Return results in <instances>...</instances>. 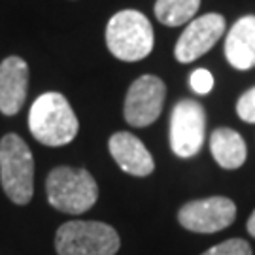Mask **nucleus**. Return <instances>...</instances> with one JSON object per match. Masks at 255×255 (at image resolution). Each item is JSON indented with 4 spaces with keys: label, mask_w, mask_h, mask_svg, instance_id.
I'll use <instances>...</instances> for the list:
<instances>
[{
    "label": "nucleus",
    "mask_w": 255,
    "mask_h": 255,
    "mask_svg": "<svg viewBox=\"0 0 255 255\" xmlns=\"http://www.w3.org/2000/svg\"><path fill=\"white\" fill-rule=\"evenodd\" d=\"M237 219V206L227 197H208L183 204L178 212V221L193 233H218L233 225Z\"/></svg>",
    "instance_id": "7"
},
{
    "label": "nucleus",
    "mask_w": 255,
    "mask_h": 255,
    "mask_svg": "<svg viewBox=\"0 0 255 255\" xmlns=\"http://www.w3.org/2000/svg\"><path fill=\"white\" fill-rule=\"evenodd\" d=\"M166 87L157 76H140L125 97V119L132 127H147L161 116Z\"/></svg>",
    "instance_id": "8"
},
{
    "label": "nucleus",
    "mask_w": 255,
    "mask_h": 255,
    "mask_svg": "<svg viewBox=\"0 0 255 255\" xmlns=\"http://www.w3.org/2000/svg\"><path fill=\"white\" fill-rule=\"evenodd\" d=\"M189 85L195 93L199 95H208L212 89H214V76L204 70V68H199L189 76Z\"/></svg>",
    "instance_id": "17"
},
{
    "label": "nucleus",
    "mask_w": 255,
    "mask_h": 255,
    "mask_svg": "<svg viewBox=\"0 0 255 255\" xmlns=\"http://www.w3.org/2000/svg\"><path fill=\"white\" fill-rule=\"evenodd\" d=\"M119 235L102 221H68L55 235L59 255H116Z\"/></svg>",
    "instance_id": "5"
},
{
    "label": "nucleus",
    "mask_w": 255,
    "mask_h": 255,
    "mask_svg": "<svg viewBox=\"0 0 255 255\" xmlns=\"http://www.w3.org/2000/svg\"><path fill=\"white\" fill-rule=\"evenodd\" d=\"M199 6L201 0H157L155 17L166 27H180L195 17Z\"/></svg>",
    "instance_id": "14"
},
{
    "label": "nucleus",
    "mask_w": 255,
    "mask_h": 255,
    "mask_svg": "<svg viewBox=\"0 0 255 255\" xmlns=\"http://www.w3.org/2000/svg\"><path fill=\"white\" fill-rule=\"evenodd\" d=\"M28 128L40 144L57 147L72 142L80 123L61 93H44L28 112Z\"/></svg>",
    "instance_id": "1"
},
{
    "label": "nucleus",
    "mask_w": 255,
    "mask_h": 255,
    "mask_svg": "<svg viewBox=\"0 0 255 255\" xmlns=\"http://www.w3.org/2000/svg\"><path fill=\"white\" fill-rule=\"evenodd\" d=\"M47 201L64 214H83L95 206L99 199V185L83 168L57 166L47 174Z\"/></svg>",
    "instance_id": "3"
},
{
    "label": "nucleus",
    "mask_w": 255,
    "mask_h": 255,
    "mask_svg": "<svg viewBox=\"0 0 255 255\" xmlns=\"http://www.w3.org/2000/svg\"><path fill=\"white\" fill-rule=\"evenodd\" d=\"M210 151L216 163L227 170H235L246 161V142L233 128H216L210 136Z\"/></svg>",
    "instance_id": "13"
},
{
    "label": "nucleus",
    "mask_w": 255,
    "mask_h": 255,
    "mask_svg": "<svg viewBox=\"0 0 255 255\" xmlns=\"http://www.w3.org/2000/svg\"><path fill=\"white\" fill-rule=\"evenodd\" d=\"M223 32H225V19L219 13H206L202 17L193 19L174 47L176 59L183 64L197 61L216 46V42L223 36Z\"/></svg>",
    "instance_id": "9"
},
{
    "label": "nucleus",
    "mask_w": 255,
    "mask_h": 255,
    "mask_svg": "<svg viewBox=\"0 0 255 255\" xmlns=\"http://www.w3.org/2000/svg\"><path fill=\"white\" fill-rule=\"evenodd\" d=\"M206 132V114L197 101L183 99L170 116V147L178 157H193L201 151Z\"/></svg>",
    "instance_id": "6"
},
{
    "label": "nucleus",
    "mask_w": 255,
    "mask_h": 255,
    "mask_svg": "<svg viewBox=\"0 0 255 255\" xmlns=\"http://www.w3.org/2000/svg\"><path fill=\"white\" fill-rule=\"evenodd\" d=\"M202 255H252V248L242 238H229L218 246L210 248Z\"/></svg>",
    "instance_id": "15"
},
{
    "label": "nucleus",
    "mask_w": 255,
    "mask_h": 255,
    "mask_svg": "<svg viewBox=\"0 0 255 255\" xmlns=\"http://www.w3.org/2000/svg\"><path fill=\"white\" fill-rule=\"evenodd\" d=\"M106 44L119 61H142L153 49V27L136 9H123L108 21Z\"/></svg>",
    "instance_id": "4"
},
{
    "label": "nucleus",
    "mask_w": 255,
    "mask_h": 255,
    "mask_svg": "<svg viewBox=\"0 0 255 255\" xmlns=\"http://www.w3.org/2000/svg\"><path fill=\"white\" fill-rule=\"evenodd\" d=\"M110 153L123 172L130 176H149L153 172L155 163L146 146L130 132H116L108 142Z\"/></svg>",
    "instance_id": "11"
},
{
    "label": "nucleus",
    "mask_w": 255,
    "mask_h": 255,
    "mask_svg": "<svg viewBox=\"0 0 255 255\" xmlns=\"http://www.w3.org/2000/svg\"><path fill=\"white\" fill-rule=\"evenodd\" d=\"M248 233L255 238V210H254V214L250 216V219H248Z\"/></svg>",
    "instance_id": "18"
},
{
    "label": "nucleus",
    "mask_w": 255,
    "mask_h": 255,
    "mask_svg": "<svg viewBox=\"0 0 255 255\" xmlns=\"http://www.w3.org/2000/svg\"><path fill=\"white\" fill-rule=\"evenodd\" d=\"M238 118L246 123H255V87L246 91L237 102Z\"/></svg>",
    "instance_id": "16"
},
{
    "label": "nucleus",
    "mask_w": 255,
    "mask_h": 255,
    "mask_svg": "<svg viewBox=\"0 0 255 255\" xmlns=\"http://www.w3.org/2000/svg\"><path fill=\"white\" fill-rule=\"evenodd\" d=\"M225 57L237 70L255 66V15H244L233 25L225 38Z\"/></svg>",
    "instance_id": "12"
},
{
    "label": "nucleus",
    "mask_w": 255,
    "mask_h": 255,
    "mask_svg": "<svg viewBox=\"0 0 255 255\" xmlns=\"http://www.w3.org/2000/svg\"><path fill=\"white\" fill-rule=\"evenodd\" d=\"M28 89V64L11 55L0 63V112L15 116L23 108Z\"/></svg>",
    "instance_id": "10"
},
{
    "label": "nucleus",
    "mask_w": 255,
    "mask_h": 255,
    "mask_svg": "<svg viewBox=\"0 0 255 255\" xmlns=\"http://www.w3.org/2000/svg\"><path fill=\"white\" fill-rule=\"evenodd\" d=\"M0 183L11 202L25 206L34 193V159L21 136L9 132L0 140Z\"/></svg>",
    "instance_id": "2"
}]
</instances>
